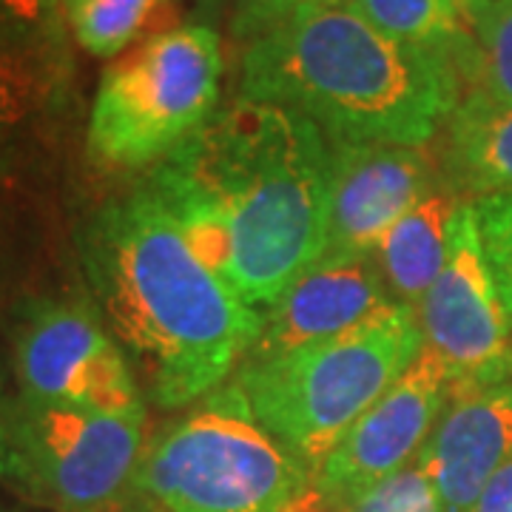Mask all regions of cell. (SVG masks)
Masks as SVG:
<instances>
[{"label":"cell","instance_id":"20","mask_svg":"<svg viewBox=\"0 0 512 512\" xmlns=\"http://www.w3.org/2000/svg\"><path fill=\"white\" fill-rule=\"evenodd\" d=\"M473 202L481 251L498 296L512 316V194L478 197Z\"/></svg>","mask_w":512,"mask_h":512},{"label":"cell","instance_id":"21","mask_svg":"<svg viewBox=\"0 0 512 512\" xmlns=\"http://www.w3.org/2000/svg\"><path fill=\"white\" fill-rule=\"evenodd\" d=\"M336 512H444L430 478L413 461Z\"/></svg>","mask_w":512,"mask_h":512},{"label":"cell","instance_id":"4","mask_svg":"<svg viewBox=\"0 0 512 512\" xmlns=\"http://www.w3.org/2000/svg\"><path fill=\"white\" fill-rule=\"evenodd\" d=\"M421 348L416 311L396 302L333 339L274 356H248L228 387L256 424L313 473L416 362Z\"/></svg>","mask_w":512,"mask_h":512},{"label":"cell","instance_id":"6","mask_svg":"<svg viewBox=\"0 0 512 512\" xmlns=\"http://www.w3.org/2000/svg\"><path fill=\"white\" fill-rule=\"evenodd\" d=\"M220 83L222 43L208 23L171 29L114 57L94 94L89 160L106 171L160 165L217 114Z\"/></svg>","mask_w":512,"mask_h":512},{"label":"cell","instance_id":"26","mask_svg":"<svg viewBox=\"0 0 512 512\" xmlns=\"http://www.w3.org/2000/svg\"><path fill=\"white\" fill-rule=\"evenodd\" d=\"M9 439H12V407L0 396V476L9 473Z\"/></svg>","mask_w":512,"mask_h":512},{"label":"cell","instance_id":"10","mask_svg":"<svg viewBox=\"0 0 512 512\" xmlns=\"http://www.w3.org/2000/svg\"><path fill=\"white\" fill-rule=\"evenodd\" d=\"M450 373L430 348L404 370L379 402L350 427L313 470V487L330 512L353 504L370 487L419 458L447 396Z\"/></svg>","mask_w":512,"mask_h":512},{"label":"cell","instance_id":"5","mask_svg":"<svg viewBox=\"0 0 512 512\" xmlns=\"http://www.w3.org/2000/svg\"><path fill=\"white\" fill-rule=\"evenodd\" d=\"M128 510L330 512L311 473L256 424L231 387L148 441Z\"/></svg>","mask_w":512,"mask_h":512},{"label":"cell","instance_id":"12","mask_svg":"<svg viewBox=\"0 0 512 512\" xmlns=\"http://www.w3.org/2000/svg\"><path fill=\"white\" fill-rule=\"evenodd\" d=\"M512 456V379L453 387L416 464L444 512H470L487 481Z\"/></svg>","mask_w":512,"mask_h":512},{"label":"cell","instance_id":"13","mask_svg":"<svg viewBox=\"0 0 512 512\" xmlns=\"http://www.w3.org/2000/svg\"><path fill=\"white\" fill-rule=\"evenodd\" d=\"M390 305L396 299L373 254L319 259L262 313V333L248 356H274L333 339Z\"/></svg>","mask_w":512,"mask_h":512},{"label":"cell","instance_id":"1","mask_svg":"<svg viewBox=\"0 0 512 512\" xmlns=\"http://www.w3.org/2000/svg\"><path fill=\"white\" fill-rule=\"evenodd\" d=\"M83 265L106 328L165 410L220 390L262 333V313L188 248L148 185L94 214Z\"/></svg>","mask_w":512,"mask_h":512},{"label":"cell","instance_id":"9","mask_svg":"<svg viewBox=\"0 0 512 512\" xmlns=\"http://www.w3.org/2000/svg\"><path fill=\"white\" fill-rule=\"evenodd\" d=\"M15 370L26 402L100 413L143 407L126 350L86 305L46 302L20 322Z\"/></svg>","mask_w":512,"mask_h":512},{"label":"cell","instance_id":"25","mask_svg":"<svg viewBox=\"0 0 512 512\" xmlns=\"http://www.w3.org/2000/svg\"><path fill=\"white\" fill-rule=\"evenodd\" d=\"M453 6L458 9V15L464 18V23L473 29L478 20L490 18L495 12H501V9H507L512 6V0H450Z\"/></svg>","mask_w":512,"mask_h":512},{"label":"cell","instance_id":"18","mask_svg":"<svg viewBox=\"0 0 512 512\" xmlns=\"http://www.w3.org/2000/svg\"><path fill=\"white\" fill-rule=\"evenodd\" d=\"M348 3L382 35L416 49L453 57L464 72L470 92L473 66H476V40L450 0H348Z\"/></svg>","mask_w":512,"mask_h":512},{"label":"cell","instance_id":"11","mask_svg":"<svg viewBox=\"0 0 512 512\" xmlns=\"http://www.w3.org/2000/svg\"><path fill=\"white\" fill-rule=\"evenodd\" d=\"M441 185L427 148L330 140L328 222L319 259L373 254L384 234Z\"/></svg>","mask_w":512,"mask_h":512},{"label":"cell","instance_id":"27","mask_svg":"<svg viewBox=\"0 0 512 512\" xmlns=\"http://www.w3.org/2000/svg\"><path fill=\"white\" fill-rule=\"evenodd\" d=\"M177 3H180V0H177ZM183 3H191L197 12H202V15H205V12H217L222 3H228V0H183Z\"/></svg>","mask_w":512,"mask_h":512},{"label":"cell","instance_id":"8","mask_svg":"<svg viewBox=\"0 0 512 512\" xmlns=\"http://www.w3.org/2000/svg\"><path fill=\"white\" fill-rule=\"evenodd\" d=\"M424 348L447 367L453 387L512 379V316L504 308L467 200L450 225L447 262L416 308Z\"/></svg>","mask_w":512,"mask_h":512},{"label":"cell","instance_id":"7","mask_svg":"<svg viewBox=\"0 0 512 512\" xmlns=\"http://www.w3.org/2000/svg\"><path fill=\"white\" fill-rule=\"evenodd\" d=\"M146 444V407L100 413L20 399L6 476L66 512H123Z\"/></svg>","mask_w":512,"mask_h":512},{"label":"cell","instance_id":"14","mask_svg":"<svg viewBox=\"0 0 512 512\" xmlns=\"http://www.w3.org/2000/svg\"><path fill=\"white\" fill-rule=\"evenodd\" d=\"M439 174L464 200L512 194V106L464 94L441 128Z\"/></svg>","mask_w":512,"mask_h":512},{"label":"cell","instance_id":"19","mask_svg":"<svg viewBox=\"0 0 512 512\" xmlns=\"http://www.w3.org/2000/svg\"><path fill=\"white\" fill-rule=\"evenodd\" d=\"M470 32L476 40L470 92H481L501 106H512V6L478 20Z\"/></svg>","mask_w":512,"mask_h":512},{"label":"cell","instance_id":"15","mask_svg":"<svg viewBox=\"0 0 512 512\" xmlns=\"http://www.w3.org/2000/svg\"><path fill=\"white\" fill-rule=\"evenodd\" d=\"M69 69L60 20L37 26L0 6V131L52 109L69 86Z\"/></svg>","mask_w":512,"mask_h":512},{"label":"cell","instance_id":"16","mask_svg":"<svg viewBox=\"0 0 512 512\" xmlns=\"http://www.w3.org/2000/svg\"><path fill=\"white\" fill-rule=\"evenodd\" d=\"M464 202L453 188L441 185L410 208L376 245L373 259L399 305L416 311L424 293L439 279L447 262L450 225Z\"/></svg>","mask_w":512,"mask_h":512},{"label":"cell","instance_id":"22","mask_svg":"<svg viewBox=\"0 0 512 512\" xmlns=\"http://www.w3.org/2000/svg\"><path fill=\"white\" fill-rule=\"evenodd\" d=\"M319 3L325 0H237L231 12V37L245 49Z\"/></svg>","mask_w":512,"mask_h":512},{"label":"cell","instance_id":"17","mask_svg":"<svg viewBox=\"0 0 512 512\" xmlns=\"http://www.w3.org/2000/svg\"><path fill=\"white\" fill-rule=\"evenodd\" d=\"M60 9L74 40L94 57H120L183 26L177 0H60Z\"/></svg>","mask_w":512,"mask_h":512},{"label":"cell","instance_id":"2","mask_svg":"<svg viewBox=\"0 0 512 512\" xmlns=\"http://www.w3.org/2000/svg\"><path fill=\"white\" fill-rule=\"evenodd\" d=\"M464 94L453 57L382 35L348 0L299 12L239 60V100L293 111L342 143L427 148Z\"/></svg>","mask_w":512,"mask_h":512},{"label":"cell","instance_id":"24","mask_svg":"<svg viewBox=\"0 0 512 512\" xmlns=\"http://www.w3.org/2000/svg\"><path fill=\"white\" fill-rule=\"evenodd\" d=\"M0 6L26 20V23H57L60 20V0H0Z\"/></svg>","mask_w":512,"mask_h":512},{"label":"cell","instance_id":"3","mask_svg":"<svg viewBox=\"0 0 512 512\" xmlns=\"http://www.w3.org/2000/svg\"><path fill=\"white\" fill-rule=\"evenodd\" d=\"M220 211L234 237L231 288L265 313L322 256L330 137L279 106L234 100L163 160Z\"/></svg>","mask_w":512,"mask_h":512},{"label":"cell","instance_id":"23","mask_svg":"<svg viewBox=\"0 0 512 512\" xmlns=\"http://www.w3.org/2000/svg\"><path fill=\"white\" fill-rule=\"evenodd\" d=\"M470 512H512V456L487 481Z\"/></svg>","mask_w":512,"mask_h":512}]
</instances>
